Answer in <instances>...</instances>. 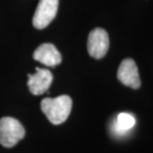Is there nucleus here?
Here are the masks:
<instances>
[{
	"label": "nucleus",
	"mask_w": 153,
	"mask_h": 153,
	"mask_svg": "<svg viewBox=\"0 0 153 153\" xmlns=\"http://www.w3.org/2000/svg\"><path fill=\"white\" fill-rule=\"evenodd\" d=\"M34 60L47 66H55L61 62V55L51 44H41L33 53Z\"/></svg>",
	"instance_id": "nucleus-7"
},
{
	"label": "nucleus",
	"mask_w": 153,
	"mask_h": 153,
	"mask_svg": "<svg viewBox=\"0 0 153 153\" xmlns=\"http://www.w3.org/2000/svg\"><path fill=\"white\" fill-rule=\"evenodd\" d=\"M135 124L134 117L129 113L122 112L118 114L117 120L113 123L112 132L117 136H123Z\"/></svg>",
	"instance_id": "nucleus-8"
},
{
	"label": "nucleus",
	"mask_w": 153,
	"mask_h": 153,
	"mask_svg": "<svg viewBox=\"0 0 153 153\" xmlns=\"http://www.w3.org/2000/svg\"><path fill=\"white\" fill-rule=\"evenodd\" d=\"M72 101L68 95H60L56 98H45L41 102V109L49 121L59 125L64 123L71 113Z\"/></svg>",
	"instance_id": "nucleus-1"
},
{
	"label": "nucleus",
	"mask_w": 153,
	"mask_h": 153,
	"mask_svg": "<svg viewBox=\"0 0 153 153\" xmlns=\"http://www.w3.org/2000/svg\"><path fill=\"white\" fill-rule=\"evenodd\" d=\"M117 78L123 84L132 88L140 87V78L134 60L125 59L122 61L117 71Z\"/></svg>",
	"instance_id": "nucleus-5"
},
{
	"label": "nucleus",
	"mask_w": 153,
	"mask_h": 153,
	"mask_svg": "<svg viewBox=\"0 0 153 153\" xmlns=\"http://www.w3.org/2000/svg\"><path fill=\"white\" fill-rule=\"evenodd\" d=\"M109 49V37L102 28H95L90 32L88 38V51L90 56L101 59Z\"/></svg>",
	"instance_id": "nucleus-4"
},
{
	"label": "nucleus",
	"mask_w": 153,
	"mask_h": 153,
	"mask_svg": "<svg viewBox=\"0 0 153 153\" xmlns=\"http://www.w3.org/2000/svg\"><path fill=\"white\" fill-rule=\"evenodd\" d=\"M53 81L51 71L44 68H37L34 74L28 75L27 85L30 92L35 95L44 94L50 87Z\"/></svg>",
	"instance_id": "nucleus-6"
},
{
	"label": "nucleus",
	"mask_w": 153,
	"mask_h": 153,
	"mask_svg": "<svg viewBox=\"0 0 153 153\" xmlns=\"http://www.w3.org/2000/svg\"><path fill=\"white\" fill-rule=\"evenodd\" d=\"M59 0H39L33 19L34 27L44 29L55 19L58 10Z\"/></svg>",
	"instance_id": "nucleus-3"
},
{
	"label": "nucleus",
	"mask_w": 153,
	"mask_h": 153,
	"mask_svg": "<svg viewBox=\"0 0 153 153\" xmlns=\"http://www.w3.org/2000/svg\"><path fill=\"white\" fill-rule=\"evenodd\" d=\"M25 136V129L19 121L10 117L0 119V144L7 148L15 146Z\"/></svg>",
	"instance_id": "nucleus-2"
}]
</instances>
